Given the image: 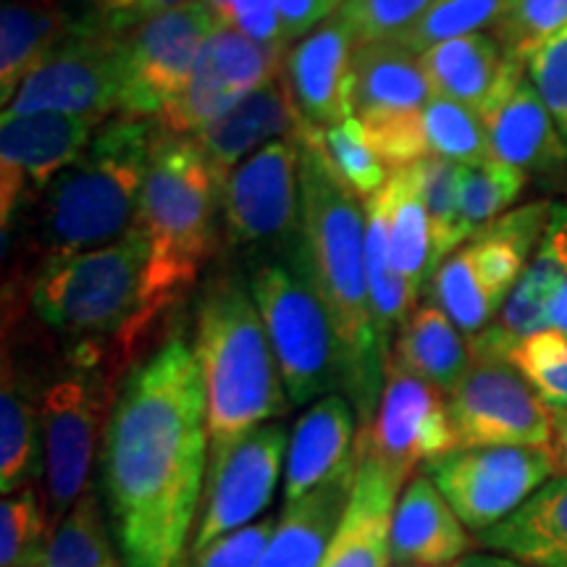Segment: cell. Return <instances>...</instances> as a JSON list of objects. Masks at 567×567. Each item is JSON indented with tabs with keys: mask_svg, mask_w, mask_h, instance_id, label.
I'll use <instances>...</instances> for the list:
<instances>
[{
	"mask_svg": "<svg viewBox=\"0 0 567 567\" xmlns=\"http://www.w3.org/2000/svg\"><path fill=\"white\" fill-rule=\"evenodd\" d=\"M193 350L208 394L210 452L289 413L292 402L250 287L210 284L197 308Z\"/></svg>",
	"mask_w": 567,
	"mask_h": 567,
	"instance_id": "cell-5",
	"label": "cell"
},
{
	"mask_svg": "<svg viewBox=\"0 0 567 567\" xmlns=\"http://www.w3.org/2000/svg\"><path fill=\"white\" fill-rule=\"evenodd\" d=\"M354 476L358 471L344 473L284 505L279 526L258 567H321L350 507Z\"/></svg>",
	"mask_w": 567,
	"mask_h": 567,
	"instance_id": "cell-28",
	"label": "cell"
},
{
	"mask_svg": "<svg viewBox=\"0 0 567 567\" xmlns=\"http://www.w3.org/2000/svg\"><path fill=\"white\" fill-rule=\"evenodd\" d=\"M51 534V507L40 481L6 494L0 505V567H42Z\"/></svg>",
	"mask_w": 567,
	"mask_h": 567,
	"instance_id": "cell-36",
	"label": "cell"
},
{
	"mask_svg": "<svg viewBox=\"0 0 567 567\" xmlns=\"http://www.w3.org/2000/svg\"><path fill=\"white\" fill-rule=\"evenodd\" d=\"M354 116L368 124L417 116L434 97L421 61L394 40L354 48Z\"/></svg>",
	"mask_w": 567,
	"mask_h": 567,
	"instance_id": "cell-26",
	"label": "cell"
},
{
	"mask_svg": "<svg viewBox=\"0 0 567 567\" xmlns=\"http://www.w3.org/2000/svg\"><path fill=\"white\" fill-rule=\"evenodd\" d=\"M389 549L394 565L455 567L473 549V534L434 481L415 473L394 505Z\"/></svg>",
	"mask_w": 567,
	"mask_h": 567,
	"instance_id": "cell-23",
	"label": "cell"
},
{
	"mask_svg": "<svg viewBox=\"0 0 567 567\" xmlns=\"http://www.w3.org/2000/svg\"><path fill=\"white\" fill-rule=\"evenodd\" d=\"M42 567H124L113 549L111 523L92 486L53 526Z\"/></svg>",
	"mask_w": 567,
	"mask_h": 567,
	"instance_id": "cell-34",
	"label": "cell"
},
{
	"mask_svg": "<svg viewBox=\"0 0 567 567\" xmlns=\"http://www.w3.org/2000/svg\"><path fill=\"white\" fill-rule=\"evenodd\" d=\"M122 381L103 368L55 354L42 386V476L53 526L90 488L92 463L105 439Z\"/></svg>",
	"mask_w": 567,
	"mask_h": 567,
	"instance_id": "cell-8",
	"label": "cell"
},
{
	"mask_svg": "<svg viewBox=\"0 0 567 567\" xmlns=\"http://www.w3.org/2000/svg\"><path fill=\"white\" fill-rule=\"evenodd\" d=\"M358 415L342 394L321 396L305 410L289 434L284 505L358 471Z\"/></svg>",
	"mask_w": 567,
	"mask_h": 567,
	"instance_id": "cell-20",
	"label": "cell"
},
{
	"mask_svg": "<svg viewBox=\"0 0 567 567\" xmlns=\"http://www.w3.org/2000/svg\"><path fill=\"white\" fill-rule=\"evenodd\" d=\"M264 45L287 48L276 0H229V24Z\"/></svg>",
	"mask_w": 567,
	"mask_h": 567,
	"instance_id": "cell-47",
	"label": "cell"
},
{
	"mask_svg": "<svg viewBox=\"0 0 567 567\" xmlns=\"http://www.w3.org/2000/svg\"><path fill=\"white\" fill-rule=\"evenodd\" d=\"M247 287L266 323L289 402L302 408L342 392L334 321L295 250L287 260H260Z\"/></svg>",
	"mask_w": 567,
	"mask_h": 567,
	"instance_id": "cell-7",
	"label": "cell"
},
{
	"mask_svg": "<svg viewBox=\"0 0 567 567\" xmlns=\"http://www.w3.org/2000/svg\"><path fill=\"white\" fill-rule=\"evenodd\" d=\"M95 11L92 17L101 19L111 32L122 34L140 21L158 17L163 11L179 9V6L195 3V0H92Z\"/></svg>",
	"mask_w": 567,
	"mask_h": 567,
	"instance_id": "cell-48",
	"label": "cell"
},
{
	"mask_svg": "<svg viewBox=\"0 0 567 567\" xmlns=\"http://www.w3.org/2000/svg\"><path fill=\"white\" fill-rule=\"evenodd\" d=\"M147 271L151 239L134 224L97 250L42 260L27 279V302L59 334L63 358L124 381L163 316L174 310L151 292Z\"/></svg>",
	"mask_w": 567,
	"mask_h": 567,
	"instance_id": "cell-2",
	"label": "cell"
},
{
	"mask_svg": "<svg viewBox=\"0 0 567 567\" xmlns=\"http://www.w3.org/2000/svg\"><path fill=\"white\" fill-rule=\"evenodd\" d=\"M300 142V258L334 321L342 354V392L358 415L360 431L371 425L384 389L386 352L375 331L365 268V218L360 197L339 179L313 140Z\"/></svg>",
	"mask_w": 567,
	"mask_h": 567,
	"instance_id": "cell-3",
	"label": "cell"
},
{
	"mask_svg": "<svg viewBox=\"0 0 567 567\" xmlns=\"http://www.w3.org/2000/svg\"><path fill=\"white\" fill-rule=\"evenodd\" d=\"M481 122L488 132L494 161L526 174H549L567 163V142L530 84L526 69H517L509 76Z\"/></svg>",
	"mask_w": 567,
	"mask_h": 567,
	"instance_id": "cell-22",
	"label": "cell"
},
{
	"mask_svg": "<svg viewBox=\"0 0 567 567\" xmlns=\"http://www.w3.org/2000/svg\"><path fill=\"white\" fill-rule=\"evenodd\" d=\"M358 450L408 484L417 467L457 450L446 394L386 360L379 410L371 425L358 431Z\"/></svg>",
	"mask_w": 567,
	"mask_h": 567,
	"instance_id": "cell-15",
	"label": "cell"
},
{
	"mask_svg": "<svg viewBox=\"0 0 567 567\" xmlns=\"http://www.w3.org/2000/svg\"><path fill=\"white\" fill-rule=\"evenodd\" d=\"M567 27V0H513L492 34L509 61L528 63L544 42Z\"/></svg>",
	"mask_w": 567,
	"mask_h": 567,
	"instance_id": "cell-43",
	"label": "cell"
},
{
	"mask_svg": "<svg viewBox=\"0 0 567 567\" xmlns=\"http://www.w3.org/2000/svg\"><path fill=\"white\" fill-rule=\"evenodd\" d=\"M300 111L295 109L292 95H289L287 80H276L266 87L250 92L221 118L195 134L197 147L208 161V168L218 187L229 179L237 166L279 140H297L302 126Z\"/></svg>",
	"mask_w": 567,
	"mask_h": 567,
	"instance_id": "cell-21",
	"label": "cell"
},
{
	"mask_svg": "<svg viewBox=\"0 0 567 567\" xmlns=\"http://www.w3.org/2000/svg\"><path fill=\"white\" fill-rule=\"evenodd\" d=\"M365 268L368 289H371V308L375 331L386 358L392 352V342L402 323L417 308V292L405 276L396 271L392 250H389V224L386 210L379 195L365 203Z\"/></svg>",
	"mask_w": 567,
	"mask_h": 567,
	"instance_id": "cell-33",
	"label": "cell"
},
{
	"mask_svg": "<svg viewBox=\"0 0 567 567\" xmlns=\"http://www.w3.org/2000/svg\"><path fill=\"white\" fill-rule=\"evenodd\" d=\"M473 536L523 507L559 476L551 446H481L455 450L421 467Z\"/></svg>",
	"mask_w": 567,
	"mask_h": 567,
	"instance_id": "cell-12",
	"label": "cell"
},
{
	"mask_svg": "<svg viewBox=\"0 0 567 567\" xmlns=\"http://www.w3.org/2000/svg\"><path fill=\"white\" fill-rule=\"evenodd\" d=\"M208 455L200 365L187 339L168 337L126 373L103 439V505L124 567H184Z\"/></svg>",
	"mask_w": 567,
	"mask_h": 567,
	"instance_id": "cell-1",
	"label": "cell"
},
{
	"mask_svg": "<svg viewBox=\"0 0 567 567\" xmlns=\"http://www.w3.org/2000/svg\"><path fill=\"white\" fill-rule=\"evenodd\" d=\"M389 360L450 396L471 368V344L436 302L417 305L396 331Z\"/></svg>",
	"mask_w": 567,
	"mask_h": 567,
	"instance_id": "cell-31",
	"label": "cell"
},
{
	"mask_svg": "<svg viewBox=\"0 0 567 567\" xmlns=\"http://www.w3.org/2000/svg\"><path fill=\"white\" fill-rule=\"evenodd\" d=\"M421 195L431 224V247H434V271L467 243V234L460 218V179L463 166L455 161L425 155L413 163Z\"/></svg>",
	"mask_w": 567,
	"mask_h": 567,
	"instance_id": "cell-38",
	"label": "cell"
},
{
	"mask_svg": "<svg viewBox=\"0 0 567 567\" xmlns=\"http://www.w3.org/2000/svg\"><path fill=\"white\" fill-rule=\"evenodd\" d=\"M276 6H279L284 40L292 42L308 38L323 21L339 13L344 0H276Z\"/></svg>",
	"mask_w": 567,
	"mask_h": 567,
	"instance_id": "cell-49",
	"label": "cell"
},
{
	"mask_svg": "<svg viewBox=\"0 0 567 567\" xmlns=\"http://www.w3.org/2000/svg\"><path fill=\"white\" fill-rule=\"evenodd\" d=\"M431 92L455 101L484 116L515 69L526 63L509 61L492 32L444 40L417 55Z\"/></svg>",
	"mask_w": 567,
	"mask_h": 567,
	"instance_id": "cell-27",
	"label": "cell"
},
{
	"mask_svg": "<svg viewBox=\"0 0 567 567\" xmlns=\"http://www.w3.org/2000/svg\"><path fill=\"white\" fill-rule=\"evenodd\" d=\"M507 363L534 386L551 413L567 410V334L542 329L523 339L509 352Z\"/></svg>",
	"mask_w": 567,
	"mask_h": 567,
	"instance_id": "cell-42",
	"label": "cell"
},
{
	"mask_svg": "<svg viewBox=\"0 0 567 567\" xmlns=\"http://www.w3.org/2000/svg\"><path fill=\"white\" fill-rule=\"evenodd\" d=\"M74 24L76 19L53 0H6L0 11V103L6 109Z\"/></svg>",
	"mask_w": 567,
	"mask_h": 567,
	"instance_id": "cell-30",
	"label": "cell"
},
{
	"mask_svg": "<svg viewBox=\"0 0 567 567\" xmlns=\"http://www.w3.org/2000/svg\"><path fill=\"white\" fill-rule=\"evenodd\" d=\"M48 375L21 358L17 344L3 342V386H0V488L6 494L38 478L40 463V402Z\"/></svg>",
	"mask_w": 567,
	"mask_h": 567,
	"instance_id": "cell-25",
	"label": "cell"
},
{
	"mask_svg": "<svg viewBox=\"0 0 567 567\" xmlns=\"http://www.w3.org/2000/svg\"><path fill=\"white\" fill-rule=\"evenodd\" d=\"M379 200L386 210L389 250L396 271L413 284L415 292H421L429 276H434V247H431V224L415 168L389 172Z\"/></svg>",
	"mask_w": 567,
	"mask_h": 567,
	"instance_id": "cell-32",
	"label": "cell"
},
{
	"mask_svg": "<svg viewBox=\"0 0 567 567\" xmlns=\"http://www.w3.org/2000/svg\"><path fill=\"white\" fill-rule=\"evenodd\" d=\"M455 567H528L523 563H515V559L494 555V551H471L465 559H460Z\"/></svg>",
	"mask_w": 567,
	"mask_h": 567,
	"instance_id": "cell-51",
	"label": "cell"
},
{
	"mask_svg": "<svg viewBox=\"0 0 567 567\" xmlns=\"http://www.w3.org/2000/svg\"><path fill=\"white\" fill-rule=\"evenodd\" d=\"M567 281V205L555 203L547 231L502 313L478 337L467 339L473 360H507L517 342L547 329V310Z\"/></svg>",
	"mask_w": 567,
	"mask_h": 567,
	"instance_id": "cell-19",
	"label": "cell"
},
{
	"mask_svg": "<svg viewBox=\"0 0 567 567\" xmlns=\"http://www.w3.org/2000/svg\"><path fill=\"white\" fill-rule=\"evenodd\" d=\"M421 122L429 155L455 161L460 166H484L494 161L488 132L476 111L434 95L425 103Z\"/></svg>",
	"mask_w": 567,
	"mask_h": 567,
	"instance_id": "cell-39",
	"label": "cell"
},
{
	"mask_svg": "<svg viewBox=\"0 0 567 567\" xmlns=\"http://www.w3.org/2000/svg\"><path fill=\"white\" fill-rule=\"evenodd\" d=\"M526 74L567 142V27L530 55Z\"/></svg>",
	"mask_w": 567,
	"mask_h": 567,
	"instance_id": "cell-45",
	"label": "cell"
},
{
	"mask_svg": "<svg viewBox=\"0 0 567 567\" xmlns=\"http://www.w3.org/2000/svg\"><path fill=\"white\" fill-rule=\"evenodd\" d=\"M218 210L221 187L213 179L197 142L158 126L142 184L137 224L151 239V292L168 308L184 300L216 252Z\"/></svg>",
	"mask_w": 567,
	"mask_h": 567,
	"instance_id": "cell-6",
	"label": "cell"
},
{
	"mask_svg": "<svg viewBox=\"0 0 567 567\" xmlns=\"http://www.w3.org/2000/svg\"><path fill=\"white\" fill-rule=\"evenodd\" d=\"M513 0H439L421 21H415L394 42L421 55L444 40L465 38V34L492 32L505 17Z\"/></svg>",
	"mask_w": 567,
	"mask_h": 567,
	"instance_id": "cell-41",
	"label": "cell"
},
{
	"mask_svg": "<svg viewBox=\"0 0 567 567\" xmlns=\"http://www.w3.org/2000/svg\"><path fill=\"white\" fill-rule=\"evenodd\" d=\"M287 450V429L274 421L210 452L200 515L187 555L255 523V517L271 505Z\"/></svg>",
	"mask_w": 567,
	"mask_h": 567,
	"instance_id": "cell-13",
	"label": "cell"
},
{
	"mask_svg": "<svg viewBox=\"0 0 567 567\" xmlns=\"http://www.w3.org/2000/svg\"><path fill=\"white\" fill-rule=\"evenodd\" d=\"M405 486L373 455L358 450V476L350 507L321 567H389V528L394 505Z\"/></svg>",
	"mask_w": 567,
	"mask_h": 567,
	"instance_id": "cell-24",
	"label": "cell"
},
{
	"mask_svg": "<svg viewBox=\"0 0 567 567\" xmlns=\"http://www.w3.org/2000/svg\"><path fill=\"white\" fill-rule=\"evenodd\" d=\"M439 0H344L339 17L347 21L358 45L394 40L421 21Z\"/></svg>",
	"mask_w": 567,
	"mask_h": 567,
	"instance_id": "cell-44",
	"label": "cell"
},
{
	"mask_svg": "<svg viewBox=\"0 0 567 567\" xmlns=\"http://www.w3.org/2000/svg\"><path fill=\"white\" fill-rule=\"evenodd\" d=\"M555 417V439H551V452L557 457V471L559 476H567V415L565 410L551 413Z\"/></svg>",
	"mask_w": 567,
	"mask_h": 567,
	"instance_id": "cell-50",
	"label": "cell"
},
{
	"mask_svg": "<svg viewBox=\"0 0 567 567\" xmlns=\"http://www.w3.org/2000/svg\"><path fill=\"white\" fill-rule=\"evenodd\" d=\"M221 213L234 247L300 239V142H271L234 168Z\"/></svg>",
	"mask_w": 567,
	"mask_h": 567,
	"instance_id": "cell-16",
	"label": "cell"
},
{
	"mask_svg": "<svg viewBox=\"0 0 567 567\" xmlns=\"http://www.w3.org/2000/svg\"><path fill=\"white\" fill-rule=\"evenodd\" d=\"M551 203H526L452 252L429 281V295L467 339L494 323L520 281L549 224Z\"/></svg>",
	"mask_w": 567,
	"mask_h": 567,
	"instance_id": "cell-9",
	"label": "cell"
},
{
	"mask_svg": "<svg viewBox=\"0 0 567 567\" xmlns=\"http://www.w3.org/2000/svg\"><path fill=\"white\" fill-rule=\"evenodd\" d=\"M158 132L155 118H116L97 126L95 137L66 172L32 205L27 255L34 264L59 255L97 250L137 224L142 184ZM34 266V268H38Z\"/></svg>",
	"mask_w": 567,
	"mask_h": 567,
	"instance_id": "cell-4",
	"label": "cell"
},
{
	"mask_svg": "<svg viewBox=\"0 0 567 567\" xmlns=\"http://www.w3.org/2000/svg\"><path fill=\"white\" fill-rule=\"evenodd\" d=\"M528 174L507 166L502 161H488L484 166H463L460 179V218L467 234V243L492 226L496 218L509 213L523 189Z\"/></svg>",
	"mask_w": 567,
	"mask_h": 567,
	"instance_id": "cell-40",
	"label": "cell"
},
{
	"mask_svg": "<svg viewBox=\"0 0 567 567\" xmlns=\"http://www.w3.org/2000/svg\"><path fill=\"white\" fill-rule=\"evenodd\" d=\"M547 329H557L567 334V281L559 287V292L551 300L547 310Z\"/></svg>",
	"mask_w": 567,
	"mask_h": 567,
	"instance_id": "cell-52",
	"label": "cell"
},
{
	"mask_svg": "<svg viewBox=\"0 0 567 567\" xmlns=\"http://www.w3.org/2000/svg\"><path fill=\"white\" fill-rule=\"evenodd\" d=\"M354 48L352 30L334 13L287 53L284 80L302 122L326 130L354 116Z\"/></svg>",
	"mask_w": 567,
	"mask_h": 567,
	"instance_id": "cell-18",
	"label": "cell"
},
{
	"mask_svg": "<svg viewBox=\"0 0 567 567\" xmlns=\"http://www.w3.org/2000/svg\"><path fill=\"white\" fill-rule=\"evenodd\" d=\"M276 526L279 520L274 515H266L264 520H255L250 526L218 538L210 547L187 555L184 567H258Z\"/></svg>",
	"mask_w": 567,
	"mask_h": 567,
	"instance_id": "cell-46",
	"label": "cell"
},
{
	"mask_svg": "<svg viewBox=\"0 0 567 567\" xmlns=\"http://www.w3.org/2000/svg\"><path fill=\"white\" fill-rule=\"evenodd\" d=\"M394 567H421V565H394Z\"/></svg>",
	"mask_w": 567,
	"mask_h": 567,
	"instance_id": "cell-53",
	"label": "cell"
},
{
	"mask_svg": "<svg viewBox=\"0 0 567 567\" xmlns=\"http://www.w3.org/2000/svg\"><path fill=\"white\" fill-rule=\"evenodd\" d=\"M203 51L210 59L216 74L239 101L250 92L281 80L289 53L287 48L264 45V42L247 38L234 27L221 24H216L210 38L205 40Z\"/></svg>",
	"mask_w": 567,
	"mask_h": 567,
	"instance_id": "cell-35",
	"label": "cell"
},
{
	"mask_svg": "<svg viewBox=\"0 0 567 567\" xmlns=\"http://www.w3.org/2000/svg\"><path fill=\"white\" fill-rule=\"evenodd\" d=\"M565 415H567V410H565Z\"/></svg>",
	"mask_w": 567,
	"mask_h": 567,
	"instance_id": "cell-55",
	"label": "cell"
},
{
	"mask_svg": "<svg viewBox=\"0 0 567 567\" xmlns=\"http://www.w3.org/2000/svg\"><path fill=\"white\" fill-rule=\"evenodd\" d=\"M478 547L528 567H567V476H555L513 515L476 536Z\"/></svg>",
	"mask_w": 567,
	"mask_h": 567,
	"instance_id": "cell-29",
	"label": "cell"
},
{
	"mask_svg": "<svg viewBox=\"0 0 567 567\" xmlns=\"http://www.w3.org/2000/svg\"><path fill=\"white\" fill-rule=\"evenodd\" d=\"M216 19L203 0L163 11L118 34V113L158 118L182 95Z\"/></svg>",
	"mask_w": 567,
	"mask_h": 567,
	"instance_id": "cell-10",
	"label": "cell"
},
{
	"mask_svg": "<svg viewBox=\"0 0 567 567\" xmlns=\"http://www.w3.org/2000/svg\"><path fill=\"white\" fill-rule=\"evenodd\" d=\"M446 405L457 450L551 446L555 439L551 410L507 360H473Z\"/></svg>",
	"mask_w": 567,
	"mask_h": 567,
	"instance_id": "cell-14",
	"label": "cell"
},
{
	"mask_svg": "<svg viewBox=\"0 0 567 567\" xmlns=\"http://www.w3.org/2000/svg\"><path fill=\"white\" fill-rule=\"evenodd\" d=\"M300 137L313 140L326 161L331 163L339 179H342L350 193L360 200L368 203L384 189L389 179L386 166L379 161V155L371 147V140H368V132L363 122L358 116L347 118L342 124L326 126V130H318V126L305 124Z\"/></svg>",
	"mask_w": 567,
	"mask_h": 567,
	"instance_id": "cell-37",
	"label": "cell"
},
{
	"mask_svg": "<svg viewBox=\"0 0 567 567\" xmlns=\"http://www.w3.org/2000/svg\"><path fill=\"white\" fill-rule=\"evenodd\" d=\"M116 55V32H111L92 13L76 19L69 38L27 76L3 116L61 113L92 126H103L111 122L113 113H118Z\"/></svg>",
	"mask_w": 567,
	"mask_h": 567,
	"instance_id": "cell-11",
	"label": "cell"
},
{
	"mask_svg": "<svg viewBox=\"0 0 567 567\" xmlns=\"http://www.w3.org/2000/svg\"><path fill=\"white\" fill-rule=\"evenodd\" d=\"M97 132L82 118L34 113L0 122V221L3 247L19 213L32 208L55 176L87 151Z\"/></svg>",
	"mask_w": 567,
	"mask_h": 567,
	"instance_id": "cell-17",
	"label": "cell"
},
{
	"mask_svg": "<svg viewBox=\"0 0 567 567\" xmlns=\"http://www.w3.org/2000/svg\"><path fill=\"white\" fill-rule=\"evenodd\" d=\"M53 3H61V0H53Z\"/></svg>",
	"mask_w": 567,
	"mask_h": 567,
	"instance_id": "cell-54",
	"label": "cell"
}]
</instances>
